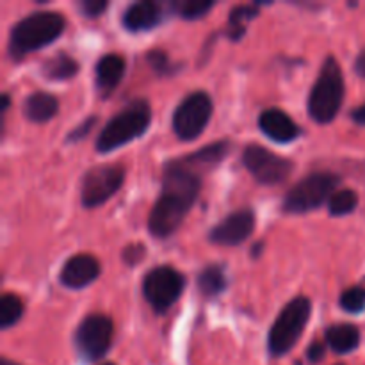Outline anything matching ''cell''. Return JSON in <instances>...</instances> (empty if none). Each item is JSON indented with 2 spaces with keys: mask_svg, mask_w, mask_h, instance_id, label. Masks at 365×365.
I'll use <instances>...</instances> for the list:
<instances>
[{
  "mask_svg": "<svg viewBox=\"0 0 365 365\" xmlns=\"http://www.w3.org/2000/svg\"><path fill=\"white\" fill-rule=\"evenodd\" d=\"M341 307L346 312L360 314L365 309V287H351L342 292Z\"/></svg>",
  "mask_w": 365,
  "mask_h": 365,
  "instance_id": "cell-26",
  "label": "cell"
},
{
  "mask_svg": "<svg viewBox=\"0 0 365 365\" xmlns=\"http://www.w3.org/2000/svg\"><path fill=\"white\" fill-rule=\"evenodd\" d=\"M145 246L143 245H130L123 250V262L130 264V266H135L138 262H141L145 259Z\"/></svg>",
  "mask_w": 365,
  "mask_h": 365,
  "instance_id": "cell-30",
  "label": "cell"
},
{
  "mask_svg": "<svg viewBox=\"0 0 365 365\" xmlns=\"http://www.w3.org/2000/svg\"><path fill=\"white\" fill-rule=\"evenodd\" d=\"M114 324L110 317L102 314H91L84 317L73 335V344L78 355L86 362H96L103 359L113 344Z\"/></svg>",
  "mask_w": 365,
  "mask_h": 365,
  "instance_id": "cell-8",
  "label": "cell"
},
{
  "mask_svg": "<svg viewBox=\"0 0 365 365\" xmlns=\"http://www.w3.org/2000/svg\"><path fill=\"white\" fill-rule=\"evenodd\" d=\"M212 116V100L205 91L185 96L173 114V130L182 141H192L205 130Z\"/></svg>",
  "mask_w": 365,
  "mask_h": 365,
  "instance_id": "cell-9",
  "label": "cell"
},
{
  "mask_svg": "<svg viewBox=\"0 0 365 365\" xmlns=\"http://www.w3.org/2000/svg\"><path fill=\"white\" fill-rule=\"evenodd\" d=\"M259 127L264 134L277 143H291L299 138L302 128L282 109H266L259 118Z\"/></svg>",
  "mask_w": 365,
  "mask_h": 365,
  "instance_id": "cell-14",
  "label": "cell"
},
{
  "mask_svg": "<svg viewBox=\"0 0 365 365\" xmlns=\"http://www.w3.org/2000/svg\"><path fill=\"white\" fill-rule=\"evenodd\" d=\"M77 71V61L64 52H57L56 56L48 57L41 66V73L50 81H68V78L75 77Z\"/></svg>",
  "mask_w": 365,
  "mask_h": 365,
  "instance_id": "cell-20",
  "label": "cell"
},
{
  "mask_svg": "<svg viewBox=\"0 0 365 365\" xmlns=\"http://www.w3.org/2000/svg\"><path fill=\"white\" fill-rule=\"evenodd\" d=\"M242 163L250 173L262 185H278L289 178L294 164L285 157L264 148L260 145H248L242 152Z\"/></svg>",
  "mask_w": 365,
  "mask_h": 365,
  "instance_id": "cell-10",
  "label": "cell"
},
{
  "mask_svg": "<svg viewBox=\"0 0 365 365\" xmlns=\"http://www.w3.org/2000/svg\"><path fill=\"white\" fill-rule=\"evenodd\" d=\"M24 314V303L16 294H4L0 299V328L7 330L20 321Z\"/></svg>",
  "mask_w": 365,
  "mask_h": 365,
  "instance_id": "cell-24",
  "label": "cell"
},
{
  "mask_svg": "<svg viewBox=\"0 0 365 365\" xmlns=\"http://www.w3.org/2000/svg\"><path fill=\"white\" fill-rule=\"evenodd\" d=\"M341 178L330 171L312 173L299 180L284 198V210L287 214H305L319 209L324 202H330Z\"/></svg>",
  "mask_w": 365,
  "mask_h": 365,
  "instance_id": "cell-6",
  "label": "cell"
},
{
  "mask_svg": "<svg viewBox=\"0 0 365 365\" xmlns=\"http://www.w3.org/2000/svg\"><path fill=\"white\" fill-rule=\"evenodd\" d=\"M0 365H20V364L11 362V360H7V359H2V362H0Z\"/></svg>",
  "mask_w": 365,
  "mask_h": 365,
  "instance_id": "cell-34",
  "label": "cell"
},
{
  "mask_svg": "<svg viewBox=\"0 0 365 365\" xmlns=\"http://www.w3.org/2000/svg\"><path fill=\"white\" fill-rule=\"evenodd\" d=\"M327 342L335 353H344L353 351V349L359 348L360 344V330L355 324L342 323V324H334L327 330Z\"/></svg>",
  "mask_w": 365,
  "mask_h": 365,
  "instance_id": "cell-19",
  "label": "cell"
},
{
  "mask_svg": "<svg viewBox=\"0 0 365 365\" xmlns=\"http://www.w3.org/2000/svg\"><path fill=\"white\" fill-rule=\"evenodd\" d=\"M59 110V100L45 91H36L29 95L24 102V114L34 123H45L52 120Z\"/></svg>",
  "mask_w": 365,
  "mask_h": 365,
  "instance_id": "cell-18",
  "label": "cell"
},
{
  "mask_svg": "<svg viewBox=\"0 0 365 365\" xmlns=\"http://www.w3.org/2000/svg\"><path fill=\"white\" fill-rule=\"evenodd\" d=\"M163 20V6L152 0H143V2H135L125 9L123 16H121V24L127 31L139 32V31H150L155 25L160 24Z\"/></svg>",
  "mask_w": 365,
  "mask_h": 365,
  "instance_id": "cell-15",
  "label": "cell"
},
{
  "mask_svg": "<svg viewBox=\"0 0 365 365\" xmlns=\"http://www.w3.org/2000/svg\"><path fill=\"white\" fill-rule=\"evenodd\" d=\"M324 351H327V349H324V346L321 344V342H314V344H310V348L307 349V356H309L310 362L317 364L323 360Z\"/></svg>",
  "mask_w": 365,
  "mask_h": 365,
  "instance_id": "cell-31",
  "label": "cell"
},
{
  "mask_svg": "<svg viewBox=\"0 0 365 365\" xmlns=\"http://www.w3.org/2000/svg\"><path fill=\"white\" fill-rule=\"evenodd\" d=\"M100 277V262L93 255L78 253L64 262L59 273V282L68 289L88 287Z\"/></svg>",
  "mask_w": 365,
  "mask_h": 365,
  "instance_id": "cell-13",
  "label": "cell"
},
{
  "mask_svg": "<svg viewBox=\"0 0 365 365\" xmlns=\"http://www.w3.org/2000/svg\"><path fill=\"white\" fill-rule=\"evenodd\" d=\"M355 71L360 75V77L365 78V50L356 56V61H355Z\"/></svg>",
  "mask_w": 365,
  "mask_h": 365,
  "instance_id": "cell-32",
  "label": "cell"
},
{
  "mask_svg": "<svg viewBox=\"0 0 365 365\" xmlns=\"http://www.w3.org/2000/svg\"><path fill=\"white\" fill-rule=\"evenodd\" d=\"M185 287V278L171 266H159L148 271L143 280V294L157 314H164L178 302Z\"/></svg>",
  "mask_w": 365,
  "mask_h": 365,
  "instance_id": "cell-7",
  "label": "cell"
},
{
  "mask_svg": "<svg viewBox=\"0 0 365 365\" xmlns=\"http://www.w3.org/2000/svg\"><path fill=\"white\" fill-rule=\"evenodd\" d=\"M214 7L210 0H175L171 4V9L184 20H198L203 18Z\"/></svg>",
  "mask_w": 365,
  "mask_h": 365,
  "instance_id": "cell-23",
  "label": "cell"
},
{
  "mask_svg": "<svg viewBox=\"0 0 365 365\" xmlns=\"http://www.w3.org/2000/svg\"><path fill=\"white\" fill-rule=\"evenodd\" d=\"M228 150H230V143L228 141H217L212 145L205 146V148L198 150V152H192L189 155L180 157V163L185 168H189L191 171L198 175H205L207 171L214 170L221 160L227 157Z\"/></svg>",
  "mask_w": 365,
  "mask_h": 365,
  "instance_id": "cell-16",
  "label": "cell"
},
{
  "mask_svg": "<svg viewBox=\"0 0 365 365\" xmlns=\"http://www.w3.org/2000/svg\"><path fill=\"white\" fill-rule=\"evenodd\" d=\"M125 73V61L123 57L118 53H107L102 59L96 63L95 75H96V86L103 95H109L110 91L116 89L120 81L123 78Z\"/></svg>",
  "mask_w": 365,
  "mask_h": 365,
  "instance_id": "cell-17",
  "label": "cell"
},
{
  "mask_svg": "<svg viewBox=\"0 0 365 365\" xmlns=\"http://www.w3.org/2000/svg\"><path fill=\"white\" fill-rule=\"evenodd\" d=\"M228 282L221 266H207L198 277V289L203 296L212 298L227 289Z\"/></svg>",
  "mask_w": 365,
  "mask_h": 365,
  "instance_id": "cell-22",
  "label": "cell"
},
{
  "mask_svg": "<svg viewBox=\"0 0 365 365\" xmlns=\"http://www.w3.org/2000/svg\"><path fill=\"white\" fill-rule=\"evenodd\" d=\"M123 178V168L116 166V164H102V166L91 168L82 178V205L88 207V209L103 205L114 192L120 191Z\"/></svg>",
  "mask_w": 365,
  "mask_h": 365,
  "instance_id": "cell-11",
  "label": "cell"
},
{
  "mask_svg": "<svg viewBox=\"0 0 365 365\" xmlns=\"http://www.w3.org/2000/svg\"><path fill=\"white\" fill-rule=\"evenodd\" d=\"M259 14V6L253 4V6H235L230 11V16H228V25H227V36L232 41H239V39L245 36L246 25L253 20V18Z\"/></svg>",
  "mask_w": 365,
  "mask_h": 365,
  "instance_id": "cell-21",
  "label": "cell"
},
{
  "mask_svg": "<svg viewBox=\"0 0 365 365\" xmlns=\"http://www.w3.org/2000/svg\"><path fill=\"white\" fill-rule=\"evenodd\" d=\"M202 189V175L195 173L178 159L164 166L163 191L148 216V228L153 237H170L177 232L185 214L195 205Z\"/></svg>",
  "mask_w": 365,
  "mask_h": 365,
  "instance_id": "cell-1",
  "label": "cell"
},
{
  "mask_svg": "<svg viewBox=\"0 0 365 365\" xmlns=\"http://www.w3.org/2000/svg\"><path fill=\"white\" fill-rule=\"evenodd\" d=\"M95 123H96V118L95 116H89L88 120L82 121V123L78 125L77 128H73V130H71L70 134H68L66 141L68 143H78V141H81V139H84L86 135H88L89 132H91L93 125H95Z\"/></svg>",
  "mask_w": 365,
  "mask_h": 365,
  "instance_id": "cell-29",
  "label": "cell"
},
{
  "mask_svg": "<svg viewBox=\"0 0 365 365\" xmlns=\"http://www.w3.org/2000/svg\"><path fill=\"white\" fill-rule=\"evenodd\" d=\"M356 205H359V195L351 189H341L331 195L330 202H328V210L331 216H348L356 209Z\"/></svg>",
  "mask_w": 365,
  "mask_h": 365,
  "instance_id": "cell-25",
  "label": "cell"
},
{
  "mask_svg": "<svg viewBox=\"0 0 365 365\" xmlns=\"http://www.w3.org/2000/svg\"><path fill=\"white\" fill-rule=\"evenodd\" d=\"M344 100V75L334 56L321 66L319 77L309 96V114L317 123H328L339 114Z\"/></svg>",
  "mask_w": 365,
  "mask_h": 365,
  "instance_id": "cell-4",
  "label": "cell"
},
{
  "mask_svg": "<svg viewBox=\"0 0 365 365\" xmlns=\"http://www.w3.org/2000/svg\"><path fill=\"white\" fill-rule=\"evenodd\" d=\"M310 310L312 303L307 296H296L282 309L267 337V348L271 355L278 359L294 348L309 323Z\"/></svg>",
  "mask_w": 365,
  "mask_h": 365,
  "instance_id": "cell-5",
  "label": "cell"
},
{
  "mask_svg": "<svg viewBox=\"0 0 365 365\" xmlns=\"http://www.w3.org/2000/svg\"><path fill=\"white\" fill-rule=\"evenodd\" d=\"M148 63L150 66L153 68V71L159 75H164V73H171V66H170V61H168V56L163 52V50H152V52H148Z\"/></svg>",
  "mask_w": 365,
  "mask_h": 365,
  "instance_id": "cell-27",
  "label": "cell"
},
{
  "mask_svg": "<svg viewBox=\"0 0 365 365\" xmlns=\"http://www.w3.org/2000/svg\"><path fill=\"white\" fill-rule=\"evenodd\" d=\"M103 365H114V364H103Z\"/></svg>",
  "mask_w": 365,
  "mask_h": 365,
  "instance_id": "cell-35",
  "label": "cell"
},
{
  "mask_svg": "<svg viewBox=\"0 0 365 365\" xmlns=\"http://www.w3.org/2000/svg\"><path fill=\"white\" fill-rule=\"evenodd\" d=\"M64 24H66L64 16L57 11H36L21 18L11 29L9 45H7L9 57L21 59L27 53L50 45L63 34Z\"/></svg>",
  "mask_w": 365,
  "mask_h": 365,
  "instance_id": "cell-2",
  "label": "cell"
},
{
  "mask_svg": "<svg viewBox=\"0 0 365 365\" xmlns=\"http://www.w3.org/2000/svg\"><path fill=\"white\" fill-rule=\"evenodd\" d=\"M255 228V216L250 209L232 212L210 230V242L220 246H237L245 242Z\"/></svg>",
  "mask_w": 365,
  "mask_h": 365,
  "instance_id": "cell-12",
  "label": "cell"
},
{
  "mask_svg": "<svg viewBox=\"0 0 365 365\" xmlns=\"http://www.w3.org/2000/svg\"><path fill=\"white\" fill-rule=\"evenodd\" d=\"M152 121V110L146 100L138 98L109 120L96 139V150L109 153L143 135Z\"/></svg>",
  "mask_w": 365,
  "mask_h": 365,
  "instance_id": "cell-3",
  "label": "cell"
},
{
  "mask_svg": "<svg viewBox=\"0 0 365 365\" xmlns=\"http://www.w3.org/2000/svg\"><path fill=\"white\" fill-rule=\"evenodd\" d=\"M77 7L82 16L96 18L107 9V2L106 0H82V2L77 4Z\"/></svg>",
  "mask_w": 365,
  "mask_h": 365,
  "instance_id": "cell-28",
  "label": "cell"
},
{
  "mask_svg": "<svg viewBox=\"0 0 365 365\" xmlns=\"http://www.w3.org/2000/svg\"><path fill=\"white\" fill-rule=\"evenodd\" d=\"M351 118H353V120L356 121V123H359V125H364V127H365V103H364V106L356 107V109L353 110V113H351Z\"/></svg>",
  "mask_w": 365,
  "mask_h": 365,
  "instance_id": "cell-33",
  "label": "cell"
}]
</instances>
